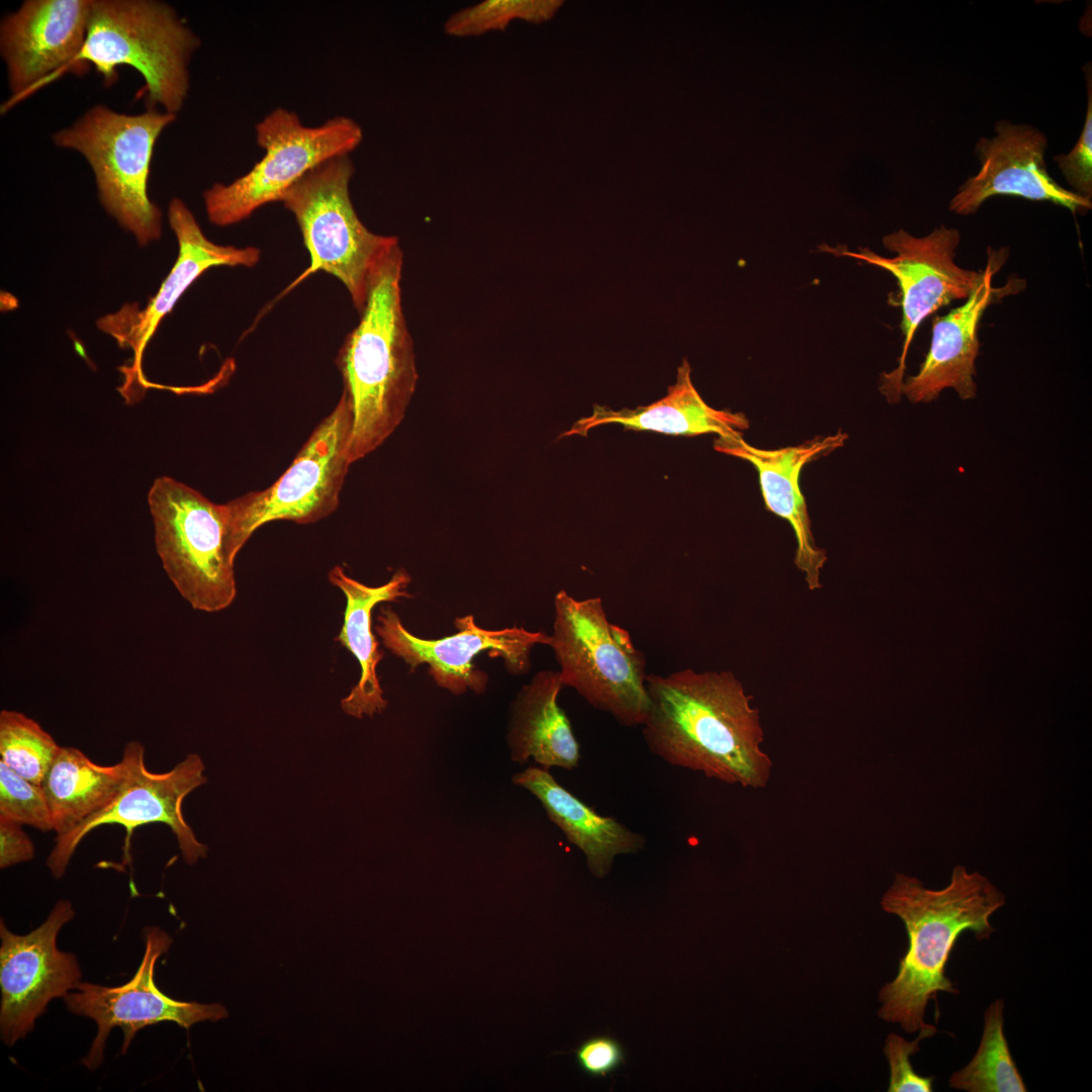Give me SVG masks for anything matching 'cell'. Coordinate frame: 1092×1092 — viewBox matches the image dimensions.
<instances>
[{
  "label": "cell",
  "instance_id": "obj_1",
  "mask_svg": "<svg viewBox=\"0 0 1092 1092\" xmlns=\"http://www.w3.org/2000/svg\"><path fill=\"white\" fill-rule=\"evenodd\" d=\"M642 725L650 751L667 763L743 788H764L772 762L762 750L759 712L731 671L680 669L646 676Z\"/></svg>",
  "mask_w": 1092,
  "mask_h": 1092
},
{
  "label": "cell",
  "instance_id": "obj_2",
  "mask_svg": "<svg viewBox=\"0 0 1092 1092\" xmlns=\"http://www.w3.org/2000/svg\"><path fill=\"white\" fill-rule=\"evenodd\" d=\"M1005 903L1004 893L986 876L961 864L938 890L897 873L881 907L903 922L908 948L894 980L879 992L878 1016L907 1033L925 1026L926 1008L938 993H960L945 972L959 937L970 931L977 940L989 939L995 931L990 919Z\"/></svg>",
  "mask_w": 1092,
  "mask_h": 1092
},
{
  "label": "cell",
  "instance_id": "obj_3",
  "mask_svg": "<svg viewBox=\"0 0 1092 1092\" xmlns=\"http://www.w3.org/2000/svg\"><path fill=\"white\" fill-rule=\"evenodd\" d=\"M402 252L395 246L374 273L357 327L336 364L353 410L350 461L376 450L399 426L418 372L401 306Z\"/></svg>",
  "mask_w": 1092,
  "mask_h": 1092
},
{
  "label": "cell",
  "instance_id": "obj_4",
  "mask_svg": "<svg viewBox=\"0 0 1092 1092\" xmlns=\"http://www.w3.org/2000/svg\"><path fill=\"white\" fill-rule=\"evenodd\" d=\"M199 37L172 6L155 0H92L86 39L67 72L92 64L111 85L122 65L144 78L147 102L177 114L190 87L189 64Z\"/></svg>",
  "mask_w": 1092,
  "mask_h": 1092
},
{
  "label": "cell",
  "instance_id": "obj_5",
  "mask_svg": "<svg viewBox=\"0 0 1092 1092\" xmlns=\"http://www.w3.org/2000/svg\"><path fill=\"white\" fill-rule=\"evenodd\" d=\"M547 645L560 666L563 687L574 689L622 725H643L650 708L645 656L630 633L609 620L600 597L577 600L559 590Z\"/></svg>",
  "mask_w": 1092,
  "mask_h": 1092
},
{
  "label": "cell",
  "instance_id": "obj_6",
  "mask_svg": "<svg viewBox=\"0 0 1092 1092\" xmlns=\"http://www.w3.org/2000/svg\"><path fill=\"white\" fill-rule=\"evenodd\" d=\"M175 114L149 108L125 114L97 104L52 136L89 163L101 204L140 246L160 239L162 212L150 200L148 182L154 147Z\"/></svg>",
  "mask_w": 1092,
  "mask_h": 1092
},
{
  "label": "cell",
  "instance_id": "obj_7",
  "mask_svg": "<svg viewBox=\"0 0 1092 1092\" xmlns=\"http://www.w3.org/2000/svg\"><path fill=\"white\" fill-rule=\"evenodd\" d=\"M148 503L157 553L181 597L201 612L230 607L237 586L226 504H214L169 476L154 481Z\"/></svg>",
  "mask_w": 1092,
  "mask_h": 1092
},
{
  "label": "cell",
  "instance_id": "obj_8",
  "mask_svg": "<svg viewBox=\"0 0 1092 1092\" xmlns=\"http://www.w3.org/2000/svg\"><path fill=\"white\" fill-rule=\"evenodd\" d=\"M353 174L350 155L330 159L307 172L280 201L295 217L310 256L299 279L318 270L337 277L360 313L374 273L398 241L372 233L360 220L349 193Z\"/></svg>",
  "mask_w": 1092,
  "mask_h": 1092
},
{
  "label": "cell",
  "instance_id": "obj_9",
  "mask_svg": "<svg viewBox=\"0 0 1092 1092\" xmlns=\"http://www.w3.org/2000/svg\"><path fill=\"white\" fill-rule=\"evenodd\" d=\"M263 157L245 175L229 184L214 183L204 191L209 221L228 226L248 218L282 195L307 172L324 162L350 155L362 142L361 126L347 116H334L308 126L294 111L278 107L255 126Z\"/></svg>",
  "mask_w": 1092,
  "mask_h": 1092
},
{
  "label": "cell",
  "instance_id": "obj_10",
  "mask_svg": "<svg viewBox=\"0 0 1092 1092\" xmlns=\"http://www.w3.org/2000/svg\"><path fill=\"white\" fill-rule=\"evenodd\" d=\"M353 410L343 393L313 430L288 469L269 487L226 503L229 545L238 553L261 526L279 520L317 522L336 511L350 461Z\"/></svg>",
  "mask_w": 1092,
  "mask_h": 1092
},
{
  "label": "cell",
  "instance_id": "obj_11",
  "mask_svg": "<svg viewBox=\"0 0 1092 1092\" xmlns=\"http://www.w3.org/2000/svg\"><path fill=\"white\" fill-rule=\"evenodd\" d=\"M960 242L958 229L940 224L925 237H914L904 230L885 236L883 244L895 254L892 258L870 249L839 253L883 268L897 279L903 348L897 368L883 373L880 387L890 402L901 398L907 353L921 323L950 302L966 300L983 279L985 270L964 269L954 262Z\"/></svg>",
  "mask_w": 1092,
  "mask_h": 1092
},
{
  "label": "cell",
  "instance_id": "obj_12",
  "mask_svg": "<svg viewBox=\"0 0 1092 1092\" xmlns=\"http://www.w3.org/2000/svg\"><path fill=\"white\" fill-rule=\"evenodd\" d=\"M74 916L71 902L59 900L27 934L11 932L0 920V1035L8 1046L33 1030L50 1001L65 997L81 982L75 954L57 946L59 931Z\"/></svg>",
  "mask_w": 1092,
  "mask_h": 1092
},
{
  "label": "cell",
  "instance_id": "obj_13",
  "mask_svg": "<svg viewBox=\"0 0 1092 1092\" xmlns=\"http://www.w3.org/2000/svg\"><path fill=\"white\" fill-rule=\"evenodd\" d=\"M144 937V958L130 981L119 987L80 982L76 992L64 997L70 1012L91 1018L97 1024V1034L81 1061L91 1071L101 1065L106 1039L115 1026L123 1031L121 1054L124 1055L135 1033L145 1026L172 1021L189 1028L195 1023L217 1021L228 1015L221 1004L179 1001L163 994L155 984L154 972L158 959L169 949L172 939L157 926L146 927Z\"/></svg>",
  "mask_w": 1092,
  "mask_h": 1092
},
{
  "label": "cell",
  "instance_id": "obj_14",
  "mask_svg": "<svg viewBox=\"0 0 1092 1092\" xmlns=\"http://www.w3.org/2000/svg\"><path fill=\"white\" fill-rule=\"evenodd\" d=\"M375 626L384 646L402 658L414 670L421 664L429 666L436 684L454 695L467 690L482 694L487 674L473 665L472 659L482 652L502 657L507 670L523 674L531 667L530 654L535 645H547L549 635L528 631L522 627L486 630L477 626L472 615L457 617V633L448 637L427 640L412 634L390 608H381Z\"/></svg>",
  "mask_w": 1092,
  "mask_h": 1092
},
{
  "label": "cell",
  "instance_id": "obj_15",
  "mask_svg": "<svg viewBox=\"0 0 1092 1092\" xmlns=\"http://www.w3.org/2000/svg\"><path fill=\"white\" fill-rule=\"evenodd\" d=\"M169 224L176 236L179 253L173 268L158 292L146 306L126 303L117 311L97 321V327L111 336L122 348L134 354L133 363L124 371L122 394L125 396L133 385L146 387L141 363L147 344L161 321L173 309L186 289L207 269L215 266L253 267L260 260V250L255 247L237 248L211 242L203 234L192 211L184 201L175 197L168 207Z\"/></svg>",
  "mask_w": 1092,
  "mask_h": 1092
},
{
  "label": "cell",
  "instance_id": "obj_16",
  "mask_svg": "<svg viewBox=\"0 0 1092 1092\" xmlns=\"http://www.w3.org/2000/svg\"><path fill=\"white\" fill-rule=\"evenodd\" d=\"M205 766L198 754L190 753L171 770L150 771L143 760L130 781L104 808L84 819L71 831L59 835L47 866L55 879L64 876L81 840L104 824H119L129 836L133 829L149 823H164L176 836L183 859L195 863L207 854L182 813L185 797L205 784Z\"/></svg>",
  "mask_w": 1092,
  "mask_h": 1092
},
{
  "label": "cell",
  "instance_id": "obj_17",
  "mask_svg": "<svg viewBox=\"0 0 1092 1092\" xmlns=\"http://www.w3.org/2000/svg\"><path fill=\"white\" fill-rule=\"evenodd\" d=\"M1048 139L1029 124L1000 120L995 135L981 138L975 147L981 167L959 188L949 201V210L971 215L990 197L1009 195L1034 201H1050L1073 213H1086L1092 203L1062 187L1049 173L1045 163Z\"/></svg>",
  "mask_w": 1092,
  "mask_h": 1092
},
{
  "label": "cell",
  "instance_id": "obj_18",
  "mask_svg": "<svg viewBox=\"0 0 1092 1092\" xmlns=\"http://www.w3.org/2000/svg\"><path fill=\"white\" fill-rule=\"evenodd\" d=\"M92 0H26L0 24L12 101L67 72L86 39Z\"/></svg>",
  "mask_w": 1092,
  "mask_h": 1092
},
{
  "label": "cell",
  "instance_id": "obj_19",
  "mask_svg": "<svg viewBox=\"0 0 1092 1092\" xmlns=\"http://www.w3.org/2000/svg\"><path fill=\"white\" fill-rule=\"evenodd\" d=\"M1006 255L989 249L988 262L982 281L965 303L947 314L932 321L931 343L919 371L902 385V394L914 402H929L945 388H953L962 399L976 396V359L980 342L978 330L986 309L995 301L1016 293L1022 281L1014 280L1003 287H993L994 274L1005 262Z\"/></svg>",
  "mask_w": 1092,
  "mask_h": 1092
},
{
  "label": "cell",
  "instance_id": "obj_20",
  "mask_svg": "<svg viewBox=\"0 0 1092 1092\" xmlns=\"http://www.w3.org/2000/svg\"><path fill=\"white\" fill-rule=\"evenodd\" d=\"M847 435L817 436L802 444L780 449H759L742 437L717 438L716 451L751 463L757 473L767 511L789 522L796 538L795 565L805 574L808 588L821 587L820 574L827 556L816 546L805 497L800 489V473L805 465L842 447Z\"/></svg>",
  "mask_w": 1092,
  "mask_h": 1092
},
{
  "label": "cell",
  "instance_id": "obj_21",
  "mask_svg": "<svg viewBox=\"0 0 1092 1092\" xmlns=\"http://www.w3.org/2000/svg\"><path fill=\"white\" fill-rule=\"evenodd\" d=\"M609 424L673 436L716 434L719 438L742 437V432L749 427L742 413L716 410L706 403L693 384L687 361L678 367L675 383L668 387L662 398L633 410L615 411L597 404L590 416L579 419L562 436L586 437L592 429Z\"/></svg>",
  "mask_w": 1092,
  "mask_h": 1092
},
{
  "label": "cell",
  "instance_id": "obj_22",
  "mask_svg": "<svg viewBox=\"0 0 1092 1092\" xmlns=\"http://www.w3.org/2000/svg\"><path fill=\"white\" fill-rule=\"evenodd\" d=\"M328 578L346 598L343 625L335 640L356 657L361 667L360 678L349 695L342 699L341 708L355 718L373 716L386 708L387 701L383 698L376 672L383 652L379 650L372 632V610L383 602L411 598L406 588L412 579L408 572L400 567L386 583L369 586L347 575L340 565L330 570Z\"/></svg>",
  "mask_w": 1092,
  "mask_h": 1092
},
{
  "label": "cell",
  "instance_id": "obj_23",
  "mask_svg": "<svg viewBox=\"0 0 1092 1092\" xmlns=\"http://www.w3.org/2000/svg\"><path fill=\"white\" fill-rule=\"evenodd\" d=\"M143 760L145 747L139 741L128 742L121 760L113 765L97 764L81 750L61 746L41 783L57 835L68 833L108 805Z\"/></svg>",
  "mask_w": 1092,
  "mask_h": 1092
},
{
  "label": "cell",
  "instance_id": "obj_24",
  "mask_svg": "<svg viewBox=\"0 0 1092 1092\" xmlns=\"http://www.w3.org/2000/svg\"><path fill=\"white\" fill-rule=\"evenodd\" d=\"M513 782L540 801L549 819L584 854L597 878L610 872L616 856L638 852L645 845L641 834L615 818L597 813L560 786L548 769L529 766L515 775Z\"/></svg>",
  "mask_w": 1092,
  "mask_h": 1092
},
{
  "label": "cell",
  "instance_id": "obj_25",
  "mask_svg": "<svg viewBox=\"0 0 1092 1092\" xmlns=\"http://www.w3.org/2000/svg\"><path fill=\"white\" fill-rule=\"evenodd\" d=\"M562 687L560 672L549 669L538 671L519 692L508 736L513 760L522 764L532 757L544 769L577 766L579 745L557 702Z\"/></svg>",
  "mask_w": 1092,
  "mask_h": 1092
},
{
  "label": "cell",
  "instance_id": "obj_26",
  "mask_svg": "<svg viewBox=\"0 0 1092 1092\" xmlns=\"http://www.w3.org/2000/svg\"><path fill=\"white\" fill-rule=\"evenodd\" d=\"M1004 1000L998 998L986 1008L979 1046L971 1061L950 1075L949 1088L966 1092L1027 1091L1004 1033Z\"/></svg>",
  "mask_w": 1092,
  "mask_h": 1092
},
{
  "label": "cell",
  "instance_id": "obj_27",
  "mask_svg": "<svg viewBox=\"0 0 1092 1092\" xmlns=\"http://www.w3.org/2000/svg\"><path fill=\"white\" fill-rule=\"evenodd\" d=\"M61 746L36 721L13 710L0 712V760L41 785Z\"/></svg>",
  "mask_w": 1092,
  "mask_h": 1092
},
{
  "label": "cell",
  "instance_id": "obj_28",
  "mask_svg": "<svg viewBox=\"0 0 1092 1092\" xmlns=\"http://www.w3.org/2000/svg\"><path fill=\"white\" fill-rule=\"evenodd\" d=\"M560 0H486L452 14L444 25L453 36L480 35L504 30L513 21H547L561 7Z\"/></svg>",
  "mask_w": 1092,
  "mask_h": 1092
},
{
  "label": "cell",
  "instance_id": "obj_29",
  "mask_svg": "<svg viewBox=\"0 0 1092 1092\" xmlns=\"http://www.w3.org/2000/svg\"><path fill=\"white\" fill-rule=\"evenodd\" d=\"M0 818L41 831L53 830L41 785L22 778L0 760Z\"/></svg>",
  "mask_w": 1092,
  "mask_h": 1092
},
{
  "label": "cell",
  "instance_id": "obj_30",
  "mask_svg": "<svg viewBox=\"0 0 1092 1092\" xmlns=\"http://www.w3.org/2000/svg\"><path fill=\"white\" fill-rule=\"evenodd\" d=\"M937 1031L933 1024L927 1023L919 1029L918 1036L913 1040H907L894 1032L888 1034L883 1048L890 1067L888 1092L933 1091L934 1077L919 1075L913 1069L910 1059L920 1051V1042L925 1038L932 1037Z\"/></svg>",
  "mask_w": 1092,
  "mask_h": 1092
},
{
  "label": "cell",
  "instance_id": "obj_31",
  "mask_svg": "<svg viewBox=\"0 0 1092 1092\" xmlns=\"http://www.w3.org/2000/svg\"><path fill=\"white\" fill-rule=\"evenodd\" d=\"M1087 87V108L1083 129L1075 147L1068 154L1055 156L1053 160L1073 192L1091 201L1092 199V74L1091 63L1084 67Z\"/></svg>",
  "mask_w": 1092,
  "mask_h": 1092
},
{
  "label": "cell",
  "instance_id": "obj_32",
  "mask_svg": "<svg viewBox=\"0 0 1092 1092\" xmlns=\"http://www.w3.org/2000/svg\"><path fill=\"white\" fill-rule=\"evenodd\" d=\"M578 1068L586 1075L606 1077L625 1062V1051L614 1037L596 1035L586 1038L574 1051Z\"/></svg>",
  "mask_w": 1092,
  "mask_h": 1092
},
{
  "label": "cell",
  "instance_id": "obj_33",
  "mask_svg": "<svg viewBox=\"0 0 1092 1092\" xmlns=\"http://www.w3.org/2000/svg\"><path fill=\"white\" fill-rule=\"evenodd\" d=\"M33 856V843L22 825L0 818V868L29 861Z\"/></svg>",
  "mask_w": 1092,
  "mask_h": 1092
}]
</instances>
